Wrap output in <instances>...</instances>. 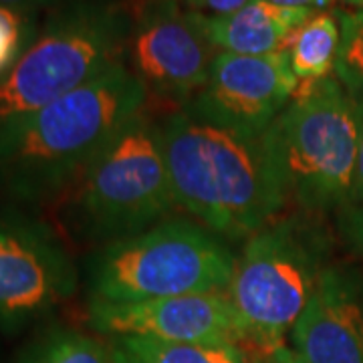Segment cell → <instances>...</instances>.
I'll return each instance as SVG.
<instances>
[{"instance_id": "2e32d148", "label": "cell", "mask_w": 363, "mask_h": 363, "mask_svg": "<svg viewBox=\"0 0 363 363\" xmlns=\"http://www.w3.org/2000/svg\"><path fill=\"white\" fill-rule=\"evenodd\" d=\"M341 30L335 11L315 13L291 37L285 51L298 81H319L333 77L337 63Z\"/></svg>"}, {"instance_id": "277c9868", "label": "cell", "mask_w": 363, "mask_h": 363, "mask_svg": "<svg viewBox=\"0 0 363 363\" xmlns=\"http://www.w3.org/2000/svg\"><path fill=\"white\" fill-rule=\"evenodd\" d=\"M65 228L77 240L104 247L174 216L160 119L145 109L117 131L59 200Z\"/></svg>"}, {"instance_id": "5bb4252c", "label": "cell", "mask_w": 363, "mask_h": 363, "mask_svg": "<svg viewBox=\"0 0 363 363\" xmlns=\"http://www.w3.org/2000/svg\"><path fill=\"white\" fill-rule=\"evenodd\" d=\"M121 363H262L234 343H174L147 337L109 339Z\"/></svg>"}, {"instance_id": "9a60e30c", "label": "cell", "mask_w": 363, "mask_h": 363, "mask_svg": "<svg viewBox=\"0 0 363 363\" xmlns=\"http://www.w3.org/2000/svg\"><path fill=\"white\" fill-rule=\"evenodd\" d=\"M13 363H121L109 339L51 325L26 343Z\"/></svg>"}, {"instance_id": "e0dca14e", "label": "cell", "mask_w": 363, "mask_h": 363, "mask_svg": "<svg viewBox=\"0 0 363 363\" xmlns=\"http://www.w3.org/2000/svg\"><path fill=\"white\" fill-rule=\"evenodd\" d=\"M341 30L335 77L351 97L363 105V11H335Z\"/></svg>"}, {"instance_id": "8fae6325", "label": "cell", "mask_w": 363, "mask_h": 363, "mask_svg": "<svg viewBox=\"0 0 363 363\" xmlns=\"http://www.w3.org/2000/svg\"><path fill=\"white\" fill-rule=\"evenodd\" d=\"M87 323L95 335L105 339L147 337L248 347L247 329L226 293H194L135 303H87Z\"/></svg>"}, {"instance_id": "7402d4cb", "label": "cell", "mask_w": 363, "mask_h": 363, "mask_svg": "<svg viewBox=\"0 0 363 363\" xmlns=\"http://www.w3.org/2000/svg\"><path fill=\"white\" fill-rule=\"evenodd\" d=\"M272 4L279 6H291V9H311V11H327L329 6H333L335 0H269Z\"/></svg>"}, {"instance_id": "44dd1931", "label": "cell", "mask_w": 363, "mask_h": 363, "mask_svg": "<svg viewBox=\"0 0 363 363\" xmlns=\"http://www.w3.org/2000/svg\"><path fill=\"white\" fill-rule=\"evenodd\" d=\"M67 0H0V6L40 14L43 11H52V9H57V6H61Z\"/></svg>"}, {"instance_id": "7a4b0ae2", "label": "cell", "mask_w": 363, "mask_h": 363, "mask_svg": "<svg viewBox=\"0 0 363 363\" xmlns=\"http://www.w3.org/2000/svg\"><path fill=\"white\" fill-rule=\"evenodd\" d=\"M160 131L178 208L226 242L247 240L286 208L262 138L214 128L182 107L160 119Z\"/></svg>"}, {"instance_id": "603a6c76", "label": "cell", "mask_w": 363, "mask_h": 363, "mask_svg": "<svg viewBox=\"0 0 363 363\" xmlns=\"http://www.w3.org/2000/svg\"><path fill=\"white\" fill-rule=\"evenodd\" d=\"M262 363H307L298 353L291 350L289 345H283L279 350L271 351L269 355H264Z\"/></svg>"}, {"instance_id": "30bf717a", "label": "cell", "mask_w": 363, "mask_h": 363, "mask_svg": "<svg viewBox=\"0 0 363 363\" xmlns=\"http://www.w3.org/2000/svg\"><path fill=\"white\" fill-rule=\"evenodd\" d=\"M216 55L180 0H140L131 11L125 63L147 93L186 105L206 85Z\"/></svg>"}, {"instance_id": "4fadbf2b", "label": "cell", "mask_w": 363, "mask_h": 363, "mask_svg": "<svg viewBox=\"0 0 363 363\" xmlns=\"http://www.w3.org/2000/svg\"><path fill=\"white\" fill-rule=\"evenodd\" d=\"M317 11L279 6L257 0L247 9L226 16L190 13L192 23L218 52L234 55H271L285 51L291 37ZM321 13V11H319Z\"/></svg>"}, {"instance_id": "5b68a950", "label": "cell", "mask_w": 363, "mask_h": 363, "mask_svg": "<svg viewBox=\"0 0 363 363\" xmlns=\"http://www.w3.org/2000/svg\"><path fill=\"white\" fill-rule=\"evenodd\" d=\"M329 264L331 234L317 214L291 210L245 240L226 295L260 359L286 345Z\"/></svg>"}, {"instance_id": "ffe728a7", "label": "cell", "mask_w": 363, "mask_h": 363, "mask_svg": "<svg viewBox=\"0 0 363 363\" xmlns=\"http://www.w3.org/2000/svg\"><path fill=\"white\" fill-rule=\"evenodd\" d=\"M186 11L206 16H226L247 9L257 0H180Z\"/></svg>"}, {"instance_id": "6da1fadb", "label": "cell", "mask_w": 363, "mask_h": 363, "mask_svg": "<svg viewBox=\"0 0 363 363\" xmlns=\"http://www.w3.org/2000/svg\"><path fill=\"white\" fill-rule=\"evenodd\" d=\"M128 63L0 128V194L14 204L61 200L99 150L147 105Z\"/></svg>"}, {"instance_id": "d6986e66", "label": "cell", "mask_w": 363, "mask_h": 363, "mask_svg": "<svg viewBox=\"0 0 363 363\" xmlns=\"http://www.w3.org/2000/svg\"><path fill=\"white\" fill-rule=\"evenodd\" d=\"M335 230L343 247L363 259V202L347 204L335 212Z\"/></svg>"}, {"instance_id": "cb8c5ba5", "label": "cell", "mask_w": 363, "mask_h": 363, "mask_svg": "<svg viewBox=\"0 0 363 363\" xmlns=\"http://www.w3.org/2000/svg\"><path fill=\"white\" fill-rule=\"evenodd\" d=\"M363 202V131L362 145H359V160H357V172H355V182H353V192H351L350 204H359Z\"/></svg>"}, {"instance_id": "ac0fdd59", "label": "cell", "mask_w": 363, "mask_h": 363, "mask_svg": "<svg viewBox=\"0 0 363 363\" xmlns=\"http://www.w3.org/2000/svg\"><path fill=\"white\" fill-rule=\"evenodd\" d=\"M40 14L0 6V79L9 75L33 45L40 28Z\"/></svg>"}, {"instance_id": "ba28073f", "label": "cell", "mask_w": 363, "mask_h": 363, "mask_svg": "<svg viewBox=\"0 0 363 363\" xmlns=\"http://www.w3.org/2000/svg\"><path fill=\"white\" fill-rule=\"evenodd\" d=\"M81 271L51 224L0 208V331L14 335L77 293Z\"/></svg>"}, {"instance_id": "d4e9b609", "label": "cell", "mask_w": 363, "mask_h": 363, "mask_svg": "<svg viewBox=\"0 0 363 363\" xmlns=\"http://www.w3.org/2000/svg\"><path fill=\"white\" fill-rule=\"evenodd\" d=\"M347 6L355 9V11H363V0H343Z\"/></svg>"}, {"instance_id": "3957f363", "label": "cell", "mask_w": 363, "mask_h": 363, "mask_svg": "<svg viewBox=\"0 0 363 363\" xmlns=\"http://www.w3.org/2000/svg\"><path fill=\"white\" fill-rule=\"evenodd\" d=\"M363 131L359 105L337 77L301 81L262 135L286 206L323 216L351 202Z\"/></svg>"}, {"instance_id": "8992f818", "label": "cell", "mask_w": 363, "mask_h": 363, "mask_svg": "<svg viewBox=\"0 0 363 363\" xmlns=\"http://www.w3.org/2000/svg\"><path fill=\"white\" fill-rule=\"evenodd\" d=\"M236 252L190 216H169L142 233L91 250L81 277L87 303H135L226 293Z\"/></svg>"}, {"instance_id": "9c48e42d", "label": "cell", "mask_w": 363, "mask_h": 363, "mask_svg": "<svg viewBox=\"0 0 363 363\" xmlns=\"http://www.w3.org/2000/svg\"><path fill=\"white\" fill-rule=\"evenodd\" d=\"M289 52H218L206 85L182 109L214 128L259 140L298 89Z\"/></svg>"}, {"instance_id": "52a82bcc", "label": "cell", "mask_w": 363, "mask_h": 363, "mask_svg": "<svg viewBox=\"0 0 363 363\" xmlns=\"http://www.w3.org/2000/svg\"><path fill=\"white\" fill-rule=\"evenodd\" d=\"M131 13L119 0H67L0 79V128L125 61Z\"/></svg>"}, {"instance_id": "484cf974", "label": "cell", "mask_w": 363, "mask_h": 363, "mask_svg": "<svg viewBox=\"0 0 363 363\" xmlns=\"http://www.w3.org/2000/svg\"><path fill=\"white\" fill-rule=\"evenodd\" d=\"M119 362H121V359H119Z\"/></svg>"}, {"instance_id": "7c38bea8", "label": "cell", "mask_w": 363, "mask_h": 363, "mask_svg": "<svg viewBox=\"0 0 363 363\" xmlns=\"http://www.w3.org/2000/svg\"><path fill=\"white\" fill-rule=\"evenodd\" d=\"M291 350L307 363H363V283L331 262L291 331Z\"/></svg>"}]
</instances>
